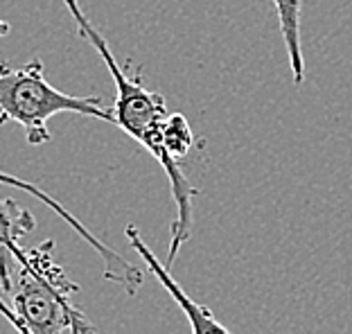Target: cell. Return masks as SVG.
<instances>
[{"mask_svg": "<svg viewBox=\"0 0 352 334\" xmlns=\"http://www.w3.org/2000/svg\"><path fill=\"white\" fill-rule=\"evenodd\" d=\"M280 34L287 50V59L292 66L294 84L300 86L305 79V59H302V45H300V7L302 0H274Z\"/></svg>", "mask_w": 352, "mask_h": 334, "instance_id": "7", "label": "cell"}, {"mask_svg": "<svg viewBox=\"0 0 352 334\" xmlns=\"http://www.w3.org/2000/svg\"><path fill=\"white\" fill-rule=\"evenodd\" d=\"M124 235H126V240H129L131 249L138 253V256L142 258V262L147 265L149 274L163 285V289L170 293V296L174 298V303L181 307L183 314H186L192 334H233V332L226 328V325L217 321V316L212 314L210 307L197 303V300L192 298L190 293L183 289L179 282H176V278L172 276L170 267L163 265V262L158 260L156 253L147 246L145 237L140 235L138 226L129 224V226L124 228Z\"/></svg>", "mask_w": 352, "mask_h": 334, "instance_id": "5", "label": "cell"}, {"mask_svg": "<svg viewBox=\"0 0 352 334\" xmlns=\"http://www.w3.org/2000/svg\"><path fill=\"white\" fill-rule=\"evenodd\" d=\"M79 291L54 258L52 240L19 251L12 287L0 296V314L19 334H98L88 316L73 303Z\"/></svg>", "mask_w": 352, "mask_h": 334, "instance_id": "2", "label": "cell"}, {"mask_svg": "<svg viewBox=\"0 0 352 334\" xmlns=\"http://www.w3.org/2000/svg\"><path fill=\"white\" fill-rule=\"evenodd\" d=\"M59 113H77L113 124V111L104 107L102 98H75L47 84L38 57L21 68L0 63V124L16 122L32 147H43L52 140L47 120Z\"/></svg>", "mask_w": 352, "mask_h": 334, "instance_id": "3", "label": "cell"}, {"mask_svg": "<svg viewBox=\"0 0 352 334\" xmlns=\"http://www.w3.org/2000/svg\"><path fill=\"white\" fill-rule=\"evenodd\" d=\"M66 10L73 19L77 34L84 41L95 47V52L100 54L104 66L113 77L116 84V100H113V124L118 129H122L126 136L133 138L140 147H145L147 152L156 158V163L163 167L170 181L172 199L176 203V219L172 221L170 228V251H167L165 265L172 269V265L179 258L183 244L190 240L192 235V221H195V210H192V201L199 194V188H195L186 177L179 161L167 152L163 142V124L167 113L165 98L161 93L149 91L142 84V75H129L120 66L111 45L107 38L100 34V30L93 25V21L88 19V14L82 10L79 0H63Z\"/></svg>", "mask_w": 352, "mask_h": 334, "instance_id": "1", "label": "cell"}, {"mask_svg": "<svg viewBox=\"0 0 352 334\" xmlns=\"http://www.w3.org/2000/svg\"><path fill=\"white\" fill-rule=\"evenodd\" d=\"M163 142L176 161L186 158L190 154L192 145H195V136H192L190 122L183 113H170L165 118L163 124Z\"/></svg>", "mask_w": 352, "mask_h": 334, "instance_id": "8", "label": "cell"}, {"mask_svg": "<svg viewBox=\"0 0 352 334\" xmlns=\"http://www.w3.org/2000/svg\"><path fill=\"white\" fill-rule=\"evenodd\" d=\"M36 226V219L16 199H0V296L12 287V267L21 251V240Z\"/></svg>", "mask_w": 352, "mask_h": 334, "instance_id": "6", "label": "cell"}, {"mask_svg": "<svg viewBox=\"0 0 352 334\" xmlns=\"http://www.w3.org/2000/svg\"><path fill=\"white\" fill-rule=\"evenodd\" d=\"M10 30H12V25L7 21H0V36H5V34H10Z\"/></svg>", "mask_w": 352, "mask_h": 334, "instance_id": "9", "label": "cell"}, {"mask_svg": "<svg viewBox=\"0 0 352 334\" xmlns=\"http://www.w3.org/2000/svg\"><path fill=\"white\" fill-rule=\"evenodd\" d=\"M0 183H5V186H12V188H19V190H25L28 194L36 197L38 201H43L47 205V208L57 212L70 228L77 230L79 237H82V240L88 246H91V249H95V253H98L100 260H102V265H104V278H107L109 282L118 285V287H122V291L129 293V296H135V293H138V289L142 287V282H145V271H142L138 265H133L131 260L122 258L118 251L111 249L109 244H104L102 240H98V237H95L91 230H88L82 224V221H79L77 217H73V214L63 208L59 201H54L50 194L43 192V190L38 188V186H34V183L23 181L19 177H14V174L3 172V170H0Z\"/></svg>", "mask_w": 352, "mask_h": 334, "instance_id": "4", "label": "cell"}]
</instances>
